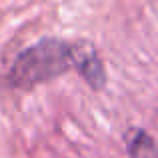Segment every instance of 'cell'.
<instances>
[{"label": "cell", "instance_id": "6da1fadb", "mask_svg": "<svg viewBox=\"0 0 158 158\" xmlns=\"http://www.w3.org/2000/svg\"><path fill=\"white\" fill-rule=\"evenodd\" d=\"M70 68V44L58 38H44L18 54L8 72V80L16 88H32Z\"/></svg>", "mask_w": 158, "mask_h": 158}, {"label": "cell", "instance_id": "7a4b0ae2", "mask_svg": "<svg viewBox=\"0 0 158 158\" xmlns=\"http://www.w3.org/2000/svg\"><path fill=\"white\" fill-rule=\"evenodd\" d=\"M70 62H72V68H76L80 72V76L88 82L90 88H94V90L104 88L106 70L92 44L84 42V40H78V42L70 44Z\"/></svg>", "mask_w": 158, "mask_h": 158}, {"label": "cell", "instance_id": "3957f363", "mask_svg": "<svg viewBox=\"0 0 158 158\" xmlns=\"http://www.w3.org/2000/svg\"><path fill=\"white\" fill-rule=\"evenodd\" d=\"M124 140L132 158H158V146L154 138L142 128H132Z\"/></svg>", "mask_w": 158, "mask_h": 158}]
</instances>
